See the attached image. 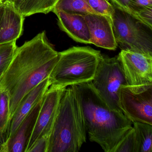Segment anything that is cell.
Segmentation results:
<instances>
[{
    "label": "cell",
    "instance_id": "obj_26",
    "mask_svg": "<svg viewBox=\"0 0 152 152\" xmlns=\"http://www.w3.org/2000/svg\"><path fill=\"white\" fill-rule=\"evenodd\" d=\"M27 0H13L12 3L14 5V7L18 10L21 5L25 2Z\"/></svg>",
    "mask_w": 152,
    "mask_h": 152
},
{
    "label": "cell",
    "instance_id": "obj_8",
    "mask_svg": "<svg viewBox=\"0 0 152 152\" xmlns=\"http://www.w3.org/2000/svg\"><path fill=\"white\" fill-rule=\"evenodd\" d=\"M119 98L123 113L132 123L152 125V86L137 93L132 92L128 86H121Z\"/></svg>",
    "mask_w": 152,
    "mask_h": 152
},
{
    "label": "cell",
    "instance_id": "obj_5",
    "mask_svg": "<svg viewBox=\"0 0 152 152\" xmlns=\"http://www.w3.org/2000/svg\"><path fill=\"white\" fill-rule=\"evenodd\" d=\"M114 7L112 25L121 50L152 56V29L124 10Z\"/></svg>",
    "mask_w": 152,
    "mask_h": 152
},
{
    "label": "cell",
    "instance_id": "obj_24",
    "mask_svg": "<svg viewBox=\"0 0 152 152\" xmlns=\"http://www.w3.org/2000/svg\"><path fill=\"white\" fill-rule=\"evenodd\" d=\"M147 7H152V0H129L126 12L132 15L135 11Z\"/></svg>",
    "mask_w": 152,
    "mask_h": 152
},
{
    "label": "cell",
    "instance_id": "obj_16",
    "mask_svg": "<svg viewBox=\"0 0 152 152\" xmlns=\"http://www.w3.org/2000/svg\"><path fill=\"white\" fill-rule=\"evenodd\" d=\"M132 126L136 134L138 152H152V125L133 122Z\"/></svg>",
    "mask_w": 152,
    "mask_h": 152
},
{
    "label": "cell",
    "instance_id": "obj_9",
    "mask_svg": "<svg viewBox=\"0 0 152 152\" xmlns=\"http://www.w3.org/2000/svg\"><path fill=\"white\" fill-rule=\"evenodd\" d=\"M66 88L50 85L44 94L26 152H28L40 137L45 135L50 137L57 115L60 99Z\"/></svg>",
    "mask_w": 152,
    "mask_h": 152
},
{
    "label": "cell",
    "instance_id": "obj_18",
    "mask_svg": "<svg viewBox=\"0 0 152 152\" xmlns=\"http://www.w3.org/2000/svg\"><path fill=\"white\" fill-rule=\"evenodd\" d=\"M54 10H61L83 16L96 14L89 6L87 0H59L52 11Z\"/></svg>",
    "mask_w": 152,
    "mask_h": 152
},
{
    "label": "cell",
    "instance_id": "obj_6",
    "mask_svg": "<svg viewBox=\"0 0 152 152\" xmlns=\"http://www.w3.org/2000/svg\"><path fill=\"white\" fill-rule=\"evenodd\" d=\"M92 85L111 110L123 113L120 106L119 92L122 86H127L121 66L117 56L101 54Z\"/></svg>",
    "mask_w": 152,
    "mask_h": 152
},
{
    "label": "cell",
    "instance_id": "obj_28",
    "mask_svg": "<svg viewBox=\"0 0 152 152\" xmlns=\"http://www.w3.org/2000/svg\"><path fill=\"white\" fill-rule=\"evenodd\" d=\"M2 9H3V6H2V4H1V6H0V15L2 12Z\"/></svg>",
    "mask_w": 152,
    "mask_h": 152
},
{
    "label": "cell",
    "instance_id": "obj_22",
    "mask_svg": "<svg viewBox=\"0 0 152 152\" xmlns=\"http://www.w3.org/2000/svg\"><path fill=\"white\" fill-rule=\"evenodd\" d=\"M152 30V7L143 8L131 15Z\"/></svg>",
    "mask_w": 152,
    "mask_h": 152
},
{
    "label": "cell",
    "instance_id": "obj_17",
    "mask_svg": "<svg viewBox=\"0 0 152 152\" xmlns=\"http://www.w3.org/2000/svg\"><path fill=\"white\" fill-rule=\"evenodd\" d=\"M59 0H27L18 9L25 17L36 14H47L51 12Z\"/></svg>",
    "mask_w": 152,
    "mask_h": 152
},
{
    "label": "cell",
    "instance_id": "obj_15",
    "mask_svg": "<svg viewBox=\"0 0 152 152\" xmlns=\"http://www.w3.org/2000/svg\"><path fill=\"white\" fill-rule=\"evenodd\" d=\"M10 121L9 95L0 88V152H2L7 140Z\"/></svg>",
    "mask_w": 152,
    "mask_h": 152
},
{
    "label": "cell",
    "instance_id": "obj_23",
    "mask_svg": "<svg viewBox=\"0 0 152 152\" xmlns=\"http://www.w3.org/2000/svg\"><path fill=\"white\" fill-rule=\"evenodd\" d=\"M50 136L45 135L40 137L27 152H48Z\"/></svg>",
    "mask_w": 152,
    "mask_h": 152
},
{
    "label": "cell",
    "instance_id": "obj_14",
    "mask_svg": "<svg viewBox=\"0 0 152 152\" xmlns=\"http://www.w3.org/2000/svg\"><path fill=\"white\" fill-rule=\"evenodd\" d=\"M41 101L42 99L21 123L13 137L6 144L3 152H26L28 142L39 114Z\"/></svg>",
    "mask_w": 152,
    "mask_h": 152
},
{
    "label": "cell",
    "instance_id": "obj_27",
    "mask_svg": "<svg viewBox=\"0 0 152 152\" xmlns=\"http://www.w3.org/2000/svg\"><path fill=\"white\" fill-rule=\"evenodd\" d=\"M12 1L13 0H0V1L1 2L2 4H4V3H7V2L12 3Z\"/></svg>",
    "mask_w": 152,
    "mask_h": 152
},
{
    "label": "cell",
    "instance_id": "obj_3",
    "mask_svg": "<svg viewBox=\"0 0 152 152\" xmlns=\"http://www.w3.org/2000/svg\"><path fill=\"white\" fill-rule=\"evenodd\" d=\"M87 140L79 97L72 86L66 88L49 139L48 152H78Z\"/></svg>",
    "mask_w": 152,
    "mask_h": 152
},
{
    "label": "cell",
    "instance_id": "obj_4",
    "mask_svg": "<svg viewBox=\"0 0 152 152\" xmlns=\"http://www.w3.org/2000/svg\"><path fill=\"white\" fill-rule=\"evenodd\" d=\"M101 53L89 47H73L59 52L50 75V85L67 88L93 80Z\"/></svg>",
    "mask_w": 152,
    "mask_h": 152
},
{
    "label": "cell",
    "instance_id": "obj_2",
    "mask_svg": "<svg viewBox=\"0 0 152 152\" xmlns=\"http://www.w3.org/2000/svg\"><path fill=\"white\" fill-rule=\"evenodd\" d=\"M72 86L79 97L90 140L104 152H115L133 127L132 122L123 113L111 110L91 81Z\"/></svg>",
    "mask_w": 152,
    "mask_h": 152
},
{
    "label": "cell",
    "instance_id": "obj_13",
    "mask_svg": "<svg viewBox=\"0 0 152 152\" xmlns=\"http://www.w3.org/2000/svg\"><path fill=\"white\" fill-rule=\"evenodd\" d=\"M58 18V24L62 31L72 39L80 43L90 44L88 28L84 16L54 10Z\"/></svg>",
    "mask_w": 152,
    "mask_h": 152
},
{
    "label": "cell",
    "instance_id": "obj_1",
    "mask_svg": "<svg viewBox=\"0 0 152 152\" xmlns=\"http://www.w3.org/2000/svg\"><path fill=\"white\" fill-rule=\"evenodd\" d=\"M59 58L45 31L17 49L12 61L0 78V88L10 96V119L24 97L49 77Z\"/></svg>",
    "mask_w": 152,
    "mask_h": 152
},
{
    "label": "cell",
    "instance_id": "obj_30",
    "mask_svg": "<svg viewBox=\"0 0 152 152\" xmlns=\"http://www.w3.org/2000/svg\"><path fill=\"white\" fill-rule=\"evenodd\" d=\"M109 1H110V0H109Z\"/></svg>",
    "mask_w": 152,
    "mask_h": 152
},
{
    "label": "cell",
    "instance_id": "obj_29",
    "mask_svg": "<svg viewBox=\"0 0 152 152\" xmlns=\"http://www.w3.org/2000/svg\"><path fill=\"white\" fill-rule=\"evenodd\" d=\"M1 4H2V3H1V2L0 1V6H1Z\"/></svg>",
    "mask_w": 152,
    "mask_h": 152
},
{
    "label": "cell",
    "instance_id": "obj_19",
    "mask_svg": "<svg viewBox=\"0 0 152 152\" xmlns=\"http://www.w3.org/2000/svg\"><path fill=\"white\" fill-rule=\"evenodd\" d=\"M17 48L16 41L0 43V78L10 64Z\"/></svg>",
    "mask_w": 152,
    "mask_h": 152
},
{
    "label": "cell",
    "instance_id": "obj_11",
    "mask_svg": "<svg viewBox=\"0 0 152 152\" xmlns=\"http://www.w3.org/2000/svg\"><path fill=\"white\" fill-rule=\"evenodd\" d=\"M0 15V43L16 41L23 31L24 17L10 2L2 4Z\"/></svg>",
    "mask_w": 152,
    "mask_h": 152
},
{
    "label": "cell",
    "instance_id": "obj_21",
    "mask_svg": "<svg viewBox=\"0 0 152 152\" xmlns=\"http://www.w3.org/2000/svg\"><path fill=\"white\" fill-rule=\"evenodd\" d=\"M115 152H138L137 138L133 127L123 139Z\"/></svg>",
    "mask_w": 152,
    "mask_h": 152
},
{
    "label": "cell",
    "instance_id": "obj_7",
    "mask_svg": "<svg viewBox=\"0 0 152 152\" xmlns=\"http://www.w3.org/2000/svg\"><path fill=\"white\" fill-rule=\"evenodd\" d=\"M117 57L127 86L132 92H140L152 86V56L122 50Z\"/></svg>",
    "mask_w": 152,
    "mask_h": 152
},
{
    "label": "cell",
    "instance_id": "obj_20",
    "mask_svg": "<svg viewBox=\"0 0 152 152\" xmlns=\"http://www.w3.org/2000/svg\"><path fill=\"white\" fill-rule=\"evenodd\" d=\"M89 6L97 14L105 15L112 19L114 7L109 0H87Z\"/></svg>",
    "mask_w": 152,
    "mask_h": 152
},
{
    "label": "cell",
    "instance_id": "obj_10",
    "mask_svg": "<svg viewBox=\"0 0 152 152\" xmlns=\"http://www.w3.org/2000/svg\"><path fill=\"white\" fill-rule=\"evenodd\" d=\"M88 28L90 44L109 50H115L118 45L113 30L112 19L105 15L91 14L84 16Z\"/></svg>",
    "mask_w": 152,
    "mask_h": 152
},
{
    "label": "cell",
    "instance_id": "obj_12",
    "mask_svg": "<svg viewBox=\"0 0 152 152\" xmlns=\"http://www.w3.org/2000/svg\"><path fill=\"white\" fill-rule=\"evenodd\" d=\"M50 86V83L48 77L31 91L22 99L11 119L8 137L2 152L4 151L6 144L13 137L21 123L33 107L42 99Z\"/></svg>",
    "mask_w": 152,
    "mask_h": 152
},
{
    "label": "cell",
    "instance_id": "obj_25",
    "mask_svg": "<svg viewBox=\"0 0 152 152\" xmlns=\"http://www.w3.org/2000/svg\"><path fill=\"white\" fill-rule=\"evenodd\" d=\"M129 1V0H110V1L113 6L127 11Z\"/></svg>",
    "mask_w": 152,
    "mask_h": 152
}]
</instances>
